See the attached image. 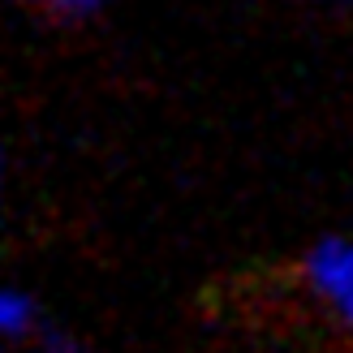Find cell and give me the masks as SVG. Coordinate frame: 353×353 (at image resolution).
<instances>
[{"instance_id": "1", "label": "cell", "mask_w": 353, "mask_h": 353, "mask_svg": "<svg viewBox=\"0 0 353 353\" xmlns=\"http://www.w3.org/2000/svg\"><path fill=\"white\" fill-rule=\"evenodd\" d=\"M306 280H310V289L353 327V241L323 237L306 254Z\"/></svg>"}, {"instance_id": "2", "label": "cell", "mask_w": 353, "mask_h": 353, "mask_svg": "<svg viewBox=\"0 0 353 353\" xmlns=\"http://www.w3.org/2000/svg\"><path fill=\"white\" fill-rule=\"evenodd\" d=\"M0 327H5V336H9V341H17V345L30 341L34 332L43 327L39 306H34L22 289H9L5 297H0Z\"/></svg>"}, {"instance_id": "3", "label": "cell", "mask_w": 353, "mask_h": 353, "mask_svg": "<svg viewBox=\"0 0 353 353\" xmlns=\"http://www.w3.org/2000/svg\"><path fill=\"white\" fill-rule=\"evenodd\" d=\"M26 5L43 9V13H52V17H61V22H78V17H91L103 0H26Z\"/></svg>"}, {"instance_id": "4", "label": "cell", "mask_w": 353, "mask_h": 353, "mask_svg": "<svg viewBox=\"0 0 353 353\" xmlns=\"http://www.w3.org/2000/svg\"><path fill=\"white\" fill-rule=\"evenodd\" d=\"M30 353H91L86 345H78L74 336H65V332H57V327H39L30 336Z\"/></svg>"}]
</instances>
